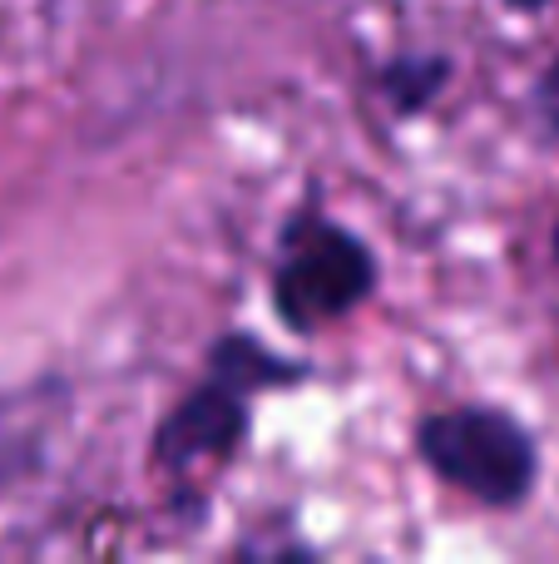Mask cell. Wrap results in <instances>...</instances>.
Listing matches in <instances>:
<instances>
[{
	"label": "cell",
	"instance_id": "6da1fadb",
	"mask_svg": "<svg viewBox=\"0 0 559 564\" xmlns=\"http://www.w3.org/2000/svg\"><path fill=\"white\" fill-rule=\"evenodd\" d=\"M416 446H421V460L436 476L495 510L520 506L530 496L535 476H540L535 436L495 406L441 411L421 426Z\"/></svg>",
	"mask_w": 559,
	"mask_h": 564
},
{
	"label": "cell",
	"instance_id": "7a4b0ae2",
	"mask_svg": "<svg viewBox=\"0 0 559 564\" xmlns=\"http://www.w3.org/2000/svg\"><path fill=\"white\" fill-rule=\"evenodd\" d=\"M283 377H297L293 361L263 351L257 341H248V337L218 341L213 377L198 391H188L184 406L158 431V460H164L168 470H188V466H198V460L228 456L248 431V397Z\"/></svg>",
	"mask_w": 559,
	"mask_h": 564
},
{
	"label": "cell",
	"instance_id": "3957f363",
	"mask_svg": "<svg viewBox=\"0 0 559 564\" xmlns=\"http://www.w3.org/2000/svg\"><path fill=\"white\" fill-rule=\"evenodd\" d=\"M376 282L372 248L327 218H297L283 238V268H277V312L297 332L337 322L366 302Z\"/></svg>",
	"mask_w": 559,
	"mask_h": 564
},
{
	"label": "cell",
	"instance_id": "277c9868",
	"mask_svg": "<svg viewBox=\"0 0 559 564\" xmlns=\"http://www.w3.org/2000/svg\"><path fill=\"white\" fill-rule=\"evenodd\" d=\"M446 79V59H402V65L386 69V89L402 109H421L426 99L441 89Z\"/></svg>",
	"mask_w": 559,
	"mask_h": 564
},
{
	"label": "cell",
	"instance_id": "5b68a950",
	"mask_svg": "<svg viewBox=\"0 0 559 564\" xmlns=\"http://www.w3.org/2000/svg\"><path fill=\"white\" fill-rule=\"evenodd\" d=\"M535 105H540L545 124H550L555 134H559V59L540 75V85H535Z\"/></svg>",
	"mask_w": 559,
	"mask_h": 564
},
{
	"label": "cell",
	"instance_id": "8992f818",
	"mask_svg": "<svg viewBox=\"0 0 559 564\" xmlns=\"http://www.w3.org/2000/svg\"><path fill=\"white\" fill-rule=\"evenodd\" d=\"M511 10H545V6H555V0H505Z\"/></svg>",
	"mask_w": 559,
	"mask_h": 564
},
{
	"label": "cell",
	"instance_id": "52a82bcc",
	"mask_svg": "<svg viewBox=\"0 0 559 564\" xmlns=\"http://www.w3.org/2000/svg\"><path fill=\"white\" fill-rule=\"evenodd\" d=\"M555 253H559V234H555Z\"/></svg>",
	"mask_w": 559,
	"mask_h": 564
}]
</instances>
